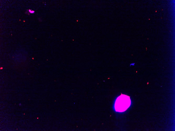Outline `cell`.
Instances as JSON below:
<instances>
[{
    "label": "cell",
    "mask_w": 175,
    "mask_h": 131,
    "mask_svg": "<svg viewBox=\"0 0 175 131\" xmlns=\"http://www.w3.org/2000/svg\"><path fill=\"white\" fill-rule=\"evenodd\" d=\"M30 12L31 13H35V11H31L30 10H29Z\"/></svg>",
    "instance_id": "7a4b0ae2"
},
{
    "label": "cell",
    "mask_w": 175,
    "mask_h": 131,
    "mask_svg": "<svg viewBox=\"0 0 175 131\" xmlns=\"http://www.w3.org/2000/svg\"><path fill=\"white\" fill-rule=\"evenodd\" d=\"M131 102L129 96L121 94L115 101L114 105L115 111L119 112L125 111L130 106Z\"/></svg>",
    "instance_id": "6da1fadb"
}]
</instances>
